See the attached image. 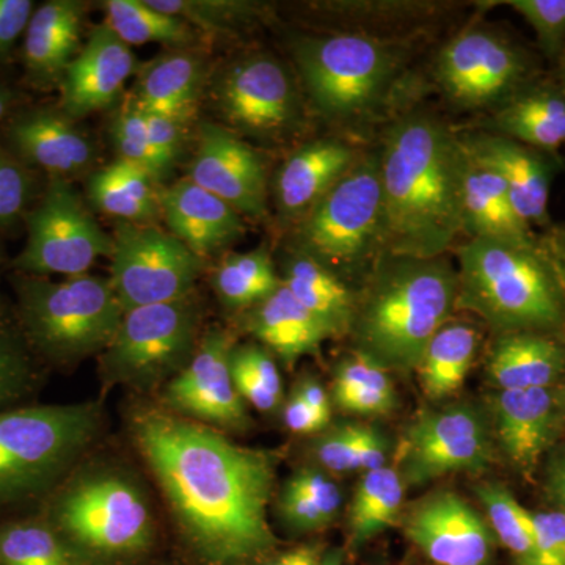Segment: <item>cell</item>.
I'll use <instances>...</instances> for the list:
<instances>
[{
  "label": "cell",
  "mask_w": 565,
  "mask_h": 565,
  "mask_svg": "<svg viewBox=\"0 0 565 565\" xmlns=\"http://www.w3.org/2000/svg\"><path fill=\"white\" fill-rule=\"evenodd\" d=\"M526 55L487 28L465 29L438 52L435 79L449 102L463 109L501 106L522 90Z\"/></svg>",
  "instance_id": "obj_13"
},
{
  "label": "cell",
  "mask_w": 565,
  "mask_h": 565,
  "mask_svg": "<svg viewBox=\"0 0 565 565\" xmlns=\"http://www.w3.org/2000/svg\"><path fill=\"white\" fill-rule=\"evenodd\" d=\"M494 434L512 467L533 478L559 437L564 415L557 390H505L493 399Z\"/></svg>",
  "instance_id": "obj_20"
},
{
  "label": "cell",
  "mask_w": 565,
  "mask_h": 565,
  "mask_svg": "<svg viewBox=\"0 0 565 565\" xmlns=\"http://www.w3.org/2000/svg\"><path fill=\"white\" fill-rule=\"evenodd\" d=\"M7 137L21 162L46 170L51 177L84 173L95 159L93 143L62 111L31 110L18 115Z\"/></svg>",
  "instance_id": "obj_23"
},
{
  "label": "cell",
  "mask_w": 565,
  "mask_h": 565,
  "mask_svg": "<svg viewBox=\"0 0 565 565\" xmlns=\"http://www.w3.org/2000/svg\"><path fill=\"white\" fill-rule=\"evenodd\" d=\"M84 3L52 0L33 11L24 40V63L36 85L62 81L81 50Z\"/></svg>",
  "instance_id": "obj_26"
},
{
  "label": "cell",
  "mask_w": 565,
  "mask_h": 565,
  "mask_svg": "<svg viewBox=\"0 0 565 565\" xmlns=\"http://www.w3.org/2000/svg\"><path fill=\"white\" fill-rule=\"evenodd\" d=\"M161 210L170 233L203 259L245 234L243 215L191 180L163 189Z\"/></svg>",
  "instance_id": "obj_24"
},
{
  "label": "cell",
  "mask_w": 565,
  "mask_h": 565,
  "mask_svg": "<svg viewBox=\"0 0 565 565\" xmlns=\"http://www.w3.org/2000/svg\"><path fill=\"white\" fill-rule=\"evenodd\" d=\"M215 99L233 128L259 139H278L299 125V93L291 74L263 52L232 63L218 81Z\"/></svg>",
  "instance_id": "obj_15"
},
{
  "label": "cell",
  "mask_w": 565,
  "mask_h": 565,
  "mask_svg": "<svg viewBox=\"0 0 565 565\" xmlns=\"http://www.w3.org/2000/svg\"><path fill=\"white\" fill-rule=\"evenodd\" d=\"M456 256L457 310L478 315L498 334L552 333L564 326L563 291L539 237H475Z\"/></svg>",
  "instance_id": "obj_4"
},
{
  "label": "cell",
  "mask_w": 565,
  "mask_h": 565,
  "mask_svg": "<svg viewBox=\"0 0 565 565\" xmlns=\"http://www.w3.org/2000/svg\"><path fill=\"white\" fill-rule=\"evenodd\" d=\"M156 10L188 22L207 33H230L252 25L262 17V6L241 0H147Z\"/></svg>",
  "instance_id": "obj_41"
},
{
  "label": "cell",
  "mask_w": 565,
  "mask_h": 565,
  "mask_svg": "<svg viewBox=\"0 0 565 565\" xmlns=\"http://www.w3.org/2000/svg\"><path fill=\"white\" fill-rule=\"evenodd\" d=\"M492 527L494 537L514 557V565H523L533 552V512L515 500L511 490L500 482H486L476 487Z\"/></svg>",
  "instance_id": "obj_40"
},
{
  "label": "cell",
  "mask_w": 565,
  "mask_h": 565,
  "mask_svg": "<svg viewBox=\"0 0 565 565\" xmlns=\"http://www.w3.org/2000/svg\"><path fill=\"white\" fill-rule=\"evenodd\" d=\"M0 565H92L44 520L0 525Z\"/></svg>",
  "instance_id": "obj_37"
},
{
  "label": "cell",
  "mask_w": 565,
  "mask_h": 565,
  "mask_svg": "<svg viewBox=\"0 0 565 565\" xmlns=\"http://www.w3.org/2000/svg\"><path fill=\"white\" fill-rule=\"evenodd\" d=\"M136 71L131 47L103 22L62 76V114L71 120L107 109Z\"/></svg>",
  "instance_id": "obj_21"
},
{
  "label": "cell",
  "mask_w": 565,
  "mask_h": 565,
  "mask_svg": "<svg viewBox=\"0 0 565 565\" xmlns=\"http://www.w3.org/2000/svg\"><path fill=\"white\" fill-rule=\"evenodd\" d=\"M559 81H561L559 90L563 92V95L565 96V63L563 65V70H561Z\"/></svg>",
  "instance_id": "obj_58"
},
{
  "label": "cell",
  "mask_w": 565,
  "mask_h": 565,
  "mask_svg": "<svg viewBox=\"0 0 565 565\" xmlns=\"http://www.w3.org/2000/svg\"><path fill=\"white\" fill-rule=\"evenodd\" d=\"M245 326L286 366H292L305 355H313L323 341L334 337L321 319L294 299L282 282L266 300L250 308Z\"/></svg>",
  "instance_id": "obj_27"
},
{
  "label": "cell",
  "mask_w": 565,
  "mask_h": 565,
  "mask_svg": "<svg viewBox=\"0 0 565 565\" xmlns=\"http://www.w3.org/2000/svg\"><path fill=\"white\" fill-rule=\"evenodd\" d=\"M362 158L355 148L337 139L308 141L278 169L275 203L286 218H302L321 202Z\"/></svg>",
  "instance_id": "obj_22"
},
{
  "label": "cell",
  "mask_w": 565,
  "mask_h": 565,
  "mask_svg": "<svg viewBox=\"0 0 565 565\" xmlns=\"http://www.w3.org/2000/svg\"><path fill=\"white\" fill-rule=\"evenodd\" d=\"M343 504L337 482L316 468L296 471L282 486L278 512L296 533H313L329 526Z\"/></svg>",
  "instance_id": "obj_34"
},
{
  "label": "cell",
  "mask_w": 565,
  "mask_h": 565,
  "mask_svg": "<svg viewBox=\"0 0 565 565\" xmlns=\"http://www.w3.org/2000/svg\"><path fill=\"white\" fill-rule=\"evenodd\" d=\"M557 396H559L561 411H563L565 422V386L564 388L557 390Z\"/></svg>",
  "instance_id": "obj_57"
},
{
  "label": "cell",
  "mask_w": 565,
  "mask_h": 565,
  "mask_svg": "<svg viewBox=\"0 0 565 565\" xmlns=\"http://www.w3.org/2000/svg\"><path fill=\"white\" fill-rule=\"evenodd\" d=\"M478 348L479 332L473 326L446 322L430 340L416 367L424 394L433 401L455 394L470 373Z\"/></svg>",
  "instance_id": "obj_33"
},
{
  "label": "cell",
  "mask_w": 565,
  "mask_h": 565,
  "mask_svg": "<svg viewBox=\"0 0 565 565\" xmlns=\"http://www.w3.org/2000/svg\"><path fill=\"white\" fill-rule=\"evenodd\" d=\"M362 426L344 424L323 434L315 445L316 459L326 470L333 473L355 471L356 446H359Z\"/></svg>",
  "instance_id": "obj_47"
},
{
  "label": "cell",
  "mask_w": 565,
  "mask_h": 565,
  "mask_svg": "<svg viewBox=\"0 0 565 565\" xmlns=\"http://www.w3.org/2000/svg\"><path fill=\"white\" fill-rule=\"evenodd\" d=\"M388 441L384 434L373 427L362 426L359 446H356L355 471H371L385 467Z\"/></svg>",
  "instance_id": "obj_51"
},
{
  "label": "cell",
  "mask_w": 565,
  "mask_h": 565,
  "mask_svg": "<svg viewBox=\"0 0 565 565\" xmlns=\"http://www.w3.org/2000/svg\"><path fill=\"white\" fill-rule=\"evenodd\" d=\"M544 492L546 501L565 512V444L555 446L548 452L544 475Z\"/></svg>",
  "instance_id": "obj_50"
},
{
  "label": "cell",
  "mask_w": 565,
  "mask_h": 565,
  "mask_svg": "<svg viewBox=\"0 0 565 565\" xmlns=\"http://www.w3.org/2000/svg\"><path fill=\"white\" fill-rule=\"evenodd\" d=\"M111 137L122 161L147 170L156 180L161 181L172 169V163L167 161L148 139L143 111L131 103L115 118Z\"/></svg>",
  "instance_id": "obj_42"
},
{
  "label": "cell",
  "mask_w": 565,
  "mask_h": 565,
  "mask_svg": "<svg viewBox=\"0 0 565 565\" xmlns=\"http://www.w3.org/2000/svg\"><path fill=\"white\" fill-rule=\"evenodd\" d=\"M565 374V344L550 333L500 334L487 356V375L498 392L553 388Z\"/></svg>",
  "instance_id": "obj_25"
},
{
  "label": "cell",
  "mask_w": 565,
  "mask_h": 565,
  "mask_svg": "<svg viewBox=\"0 0 565 565\" xmlns=\"http://www.w3.org/2000/svg\"><path fill=\"white\" fill-rule=\"evenodd\" d=\"M533 526V552L523 565H565V512H537Z\"/></svg>",
  "instance_id": "obj_46"
},
{
  "label": "cell",
  "mask_w": 565,
  "mask_h": 565,
  "mask_svg": "<svg viewBox=\"0 0 565 565\" xmlns=\"http://www.w3.org/2000/svg\"><path fill=\"white\" fill-rule=\"evenodd\" d=\"M203 63L188 51H174L147 63L134 90V106L185 122L195 111L203 84Z\"/></svg>",
  "instance_id": "obj_29"
},
{
  "label": "cell",
  "mask_w": 565,
  "mask_h": 565,
  "mask_svg": "<svg viewBox=\"0 0 565 565\" xmlns=\"http://www.w3.org/2000/svg\"><path fill=\"white\" fill-rule=\"evenodd\" d=\"M46 520L92 565H134L154 546L150 505L120 475L76 479L55 498Z\"/></svg>",
  "instance_id": "obj_5"
},
{
  "label": "cell",
  "mask_w": 565,
  "mask_h": 565,
  "mask_svg": "<svg viewBox=\"0 0 565 565\" xmlns=\"http://www.w3.org/2000/svg\"><path fill=\"white\" fill-rule=\"evenodd\" d=\"M233 348L228 333L211 330L184 370L167 385L163 393L167 407L226 429L247 426L244 399L234 385L230 366Z\"/></svg>",
  "instance_id": "obj_17"
},
{
  "label": "cell",
  "mask_w": 565,
  "mask_h": 565,
  "mask_svg": "<svg viewBox=\"0 0 565 565\" xmlns=\"http://www.w3.org/2000/svg\"><path fill=\"white\" fill-rule=\"evenodd\" d=\"M11 93L3 85H0V120L6 117L10 109Z\"/></svg>",
  "instance_id": "obj_56"
},
{
  "label": "cell",
  "mask_w": 565,
  "mask_h": 565,
  "mask_svg": "<svg viewBox=\"0 0 565 565\" xmlns=\"http://www.w3.org/2000/svg\"><path fill=\"white\" fill-rule=\"evenodd\" d=\"M22 326L31 343L55 360H77L106 351L120 326L125 308L110 280L93 275L17 280Z\"/></svg>",
  "instance_id": "obj_7"
},
{
  "label": "cell",
  "mask_w": 565,
  "mask_h": 565,
  "mask_svg": "<svg viewBox=\"0 0 565 565\" xmlns=\"http://www.w3.org/2000/svg\"><path fill=\"white\" fill-rule=\"evenodd\" d=\"M32 382L28 356L0 323V407L20 399Z\"/></svg>",
  "instance_id": "obj_45"
},
{
  "label": "cell",
  "mask_w": 565,
  "mask_h": 565,
  "mask_svg": "<svg viewBox=\"0 0 565 565\" xmlns=\"http://www.w3.org/2000/svg\"><path fill=\"white\" fill-rule=\"evenodd\" d=\"M215 291L232 308H253L281 286L266 247L226 256L214 277Z\"/></svg>",
  "instance_id": "obj_39"
},
{
  "label": "cell",
  "mask_w": 565,
  "mask_h": 565,
  "mask_svg": "<svg viewBox=\"0 0 565 565\" xmlns=\"http://www.w3.org/2000/svg\"><path fill=\"white\" fill-rule=\"evenodd\" d=\"M296 394H299L305 403L310 405L316 414L321 416L323 422L330 423V418H332V403H330L329 393L326 392V388L316 379H303V381H300V384L297 385Z\"/></svg>",
  "instance_id": "obj_54"
},
{
  "label": "cell",
  "mask_w": 565,
  "mask_h": 565,
  "mask_svg": "<svg viewBox=\"0 0 565 565\" xmlns=\"http://www.w3.org/2000/svg\"><path fill=\"white\" fill-rule=\"evenodd\" d=\"M158 180L147 170L118 159L88 181V199L96 210L120 222L151 223L162 214Z\"/></svg>",
  "instance_id": "obj_32"
},
{
  "label": "cell",
  "mask_w": 565,
  "mask_h": 565,
  "mask_svg": "<svg viewBox=\"0 0 565 565\" xmlns=\"http://www.w3.org/2000/svg\"><path fill=\"white\" fill-rule=\"evenodd\" d=\"M456 267L444 256L381 253L355 294L351 330L356 352L386 371H414L435 333L457 310Z\"/></svg>",
  "instance_id": "obj_3"
},
{
  "label": "cell",
  "mask_w": 565,
  "mask_h": 565,
  "mask_svg": "<svg viewBox=\"0 0 565 565\" xmlns=\"http://www.w3.org/2000/svg\"><path fill=\"white\" fill-rule=\"evenodd\" d=\"M388 371L355 352L334 370L333 401L355 415H386L396 407V392Z\"/></svg>",
  "instance_id": "obj_36"
},
{
  "label": "cell",
  "mask_w": 565,
  "mask_h": 565,
  "mask_svg": "<svg viewBox=\"0 0 565 565\" xmlns=\"http://www.w3.org/2000/svg\"><path fill=\"white\" fill-rule=\"evenodd\" d=\"M143 115L145 122H147L148 139H150L152 147L173 166L177 159L180 158L182 143H184L185 122L163 117V115L150 114V111H143Z\"/></svg>",
  "instance_id": "obj_49"
},
{
  "label": "cell",
  "mask_w": 565,
  "mask_h": 565,
  "mask_svg": "<svg viewBox=\"0 0 565 565\" xmlns=\"http://www.w3.org/2000/svg\"><path fill=\"white\" fill-rule=\"evenodd\" d=\"M459 136L468 158L501 178L515 211L527 225L541 228L552 225L548 200L556 169L545 152L494 132Z\"/></svg>",
  "instance_id": "obj_19"
},
{
  "label": "cell",
  "mask_w": 565,
  "mask_h": 565,
  "mask_svg": "<svg viewBox=\"0 0 565 565\" xmlns=\"http://www.w3.org/2000/svg\"><path fill=\"white\" fill-rule=\"evenodd\" d=\"M99 426L102 407L96 403L0 412V504L54 484L95 440Z\"/></svg>",
  "instance_id": "obj_6"
},
{
  "label": "cell",
  "mask_w": 565,
  "mask_h": 565,
  "mask_svg": "<svg viewBox=\"0 0 565 565\" xmlns=\"http://www.w3.org/2000/svg\"><path fill=\"white\" fill-rule=\"evenodd\" d=\"M405 484L399 471L382 467L366 471L355 490L349 535L352 545H362L396 523L403 505Z\"/></svg>",
  "instance_id": "obj_35"
},
{
  "label": "cell",
  "mask_w": 565,
  "mask_h": 565,
  "mask_svg": "<svg viewBox=\"0 0 565 565\" xmlns=\"http://www.w3.org/2000/svg\"><path fill=\"white\" fill-rule=\"evenodd\" d=\"M401 55L392 44L364 33L303 36L294 61L316 109L330 120H352L384 98Z\"/></svg>",
  "instance_id": "obj_8"
},
{
  "label": "cell",
  "mask_w": 565,
  "mask_h": 565,
  "mask_svg": "<svg viewBox=\"0 0 565 565\" xmlns=\"http://www.w3.org/2000/svg\"><path fill=\"white\" fill-rule=\"evenodd\" d=\"M323 550L318 544L299 545L280 555L270 557L263 565H321Z\"/></svg>",
  "instance_id": "obj_55"
},
{
  "label": "cell",
  "mask_w": 565,
  "mask_h": 565,
  "mask_svg": "<svg viewBox=\"0 0 565 565\" xmlns=\"http://www.w3.org/2000/svg\"><path fill=\"white\" fill-rule=\"evenodd\" d=\"M282 419H285L286 427L294 434H316L327 426L321 416L316 414L313 408L305 403L302 397L296 393L292 394L291 399L285 405Z\"/></svg>",
  "instance_id": "obj_52"
},
{
  "label": "cell",
  "mask_w": 565,
  "mask_h": 565,
  "mask_svg": "<svg viewBox=\"0 0 565 565\" xmlns=\"http://www.w3.org/2000/svg\"><path fill=\"white\" fill-rule=\"evenodd\" d=\"M104 11V22L129 47L147 43L189 46L195 40L188 22L156 10L147 0H107Z\"/></svg>",
  "instance_id": "obj_38"
},
{
  "label": "cell",
  "mask_w": 565,
  "mask_h": 565,
  "mask_svg": "<svg viewBox=\"0 0 565 565\" xmlns=\"http://www.w3.org/2000/svg\"><path fill=\"white\" fill-rule=\"evenodd\" d=\"M196 332L199 310L189 297L126 310L104 351V374L111 384H158L184 370L193 355Z\"/></svg>",
  "instance_id": "obj_10"
},
{
  "label": "cell",
  "mask_w": 565,
  "mask_h": 565,
  "mask_svg": "<svg viewBox=\"0 0 565 565\" xmlns=\"http://www.w3.org/2000/svg\"><path fill=\"white\" fill-rule=\"evenodd\" d=\"M405 535L437 565H492L498 541L489 522L451 490L424 498L405 520Z\"/></svg>",
  "instance_id": "obj_16"
},
{
  "label": "cell",
  "mask_w": 565,
  "mask_h": 565,
  "mask_svg": "<svg viewBox=\"0 0 565 565\" xmlns=\"http://www.w3.org/2000/svg\"><path fill=\"white\" fill-rule=\"evenodd\" d=\"M297 250L340 275L381 255L382 188L379 152H367L299 221Z\"/></svg>",
  "instance_id": "obj_9"
},
{
  "label": "cell",
  "mask_w": 565,
  "mask_h": 565,
  "mask_svg": "<svg viewBox=\"0 0 565 565\" xmlns=\"http://www.w3.org/2000/svg\"><path fill=\"white\" fill-rule=\"evenodd\" d=\"M379 152L381 253L438 258L462 232L467 154L459 134L429 114H408L385 132Z\"/></svg>",
  "instance_id": "obj_2"
},
{
  "label": "cell",
  "mask_w": 565,
  "mask_h": 565,
  "mask_svg": "<svg viewBox=\"0 0 565 565\" xmlns=\"http://www.w3.org/2000/svg\"><path fill=\"white\" fill-rule=\"evenodd\" d=\"M534 29L539 46L548 58L563 54L565 47V0H504Z\"/></svg>",
  "instance_id": "obj_43"
},
{
  "label": "cell",
  "mask_w": 565,
  "mask_h": 565,
  "mask_svg": "<svg viewBox=\"0 0 565 565\" xmlns=\"http://www.w3.org/2000/svg\"><path fill=\"white\" fill-rule=\"evenodd\" d=\"M282 286L310 313L321 319L334 337L349 333L355 310V292L321 262L297 250L286 258Z\"/></svg>",
  "instance_id": "obj_31"
},
{
  "label": "cell",
  "mask_w": 565,
  "mask_h": 565,
  "mask_svg": "<svg viewBox=\"0 0 565 565\" xmlns=\"http://www.w3.org/2000/svg\"><path fill=\"white\" fill-rule=\"evenodd\" d=\"M132 435L196 564L263 565L275 556L278 541L267 519L273 452L158 408L137 412Z\"/></svg>",
  "instance_id": "obj_1"
},
{
  "label": "cell",
  "mask_w": 565,
  "mask_h": 565,
  "mask_svg": "<svg viewBox=\"0 0 565 565\" xmlns=\"http://www.w3.org/2000/svg\"><path fill=\"white\" fill-rule=\"evenodd\" d=\"M539 241H541V245L544 247L553 269H555L565 305V222L552 223V225L546 226L545 233L539 237Z\"/></svg>",
  "instance_id": "obj_53"
},
{
  "label": "cell",
  "mask_w": 565,
  "mask_h": 565,
  "mask_svg": "<svg viewBox=\"0 0 565 565\" xmlns=\"http://www.w3.org/2000/svg\"><path fill=\"white\" fill-rule=\"evenodd\" d=\"M32 196V178L21 159L0 150V226L24 215Z\"/></svg>",
  "instance_id": "obj_44"
},
{
  "label": "cell",
  "mask_w": 565,
  "mask_h": 565,
  "mask_svg": "<svg viewBox=\"0 0 565 565\" xmlns=\"http://www.w3.org/2000/svg\"><path fill=\"white\" fill-rule=\"evenodd\" d=\"M28 243L14 267L31 277L88 274L96 259L110 258L114 239L106 234L79 193L62 178L51 177L39 204L25 212Z\"/></svg>",
  "instance_id": "obj_11"
},
{
  "label": "cell",
  "mask_w": 565,
  "mask_h": 565,
  "mask_svg": "<svg viewBox=\"0 0 565 565\" xmlns=\"http://www.w3.org/2000/svg\"><path fill=\"white\" fill-rule=\"evenodd\" d=\"M189 180L245 217L267 214L266 163L258 151L223 126L204 122L200 128Z\"/></svg>",
  "instance_id": "obj_18"
},
{
  "label": "cell",
  "mask_w": 565,
  "mask_h": 565,
  "mask_svg": "<svg viewBox=\"0 0 565 565\" xmlns=\"http://www.w3.org/2000/svg\"><path fill=\"white\" fill-rule=\"evenodd\" d=\"M489 424L473 405L460 404L416 419L405 437L404 484L423 486L456 471H482L492 462Z\"/></svg>",
  "instance_id": "obj_14"
},
{
  "label": "cell",
  "mask_w": 565,
  "mask_h": 565,
  "mask_svg": "<svg viewBox=\"0 0 565 565\" xmlns=\"http://www.w3.org/2000/svg\"><path fill=\"white\" fill-rule=\"evenodd\" d=\"M462 232L468 239L530 241L537 237L533 226L527 225L515 211L501 178L468 156L463 178Z\"/></svg>",
  "instance_id": "obj_28"
},
{
  "label": "cell",
  "mask_w": 565,
  "mask_h": 565,
  "mask_svg": "<svg viewBox=\"0 0 565 565\" xmlns=\"http://www.w3.org/2000/svg\"><path fill=\"white\" fill-rule=\"evenodd\" d=\"M110 285L122 308L174 302L191 294L203 258L152 223L118 222Z\"/></svg>",
  "instance_id": "obj_12"
},
{
  "label": "cell",
  "mask_w": 565,
  "mask_h": 565,
  "mask_svg": "<svg viewBox=\"0 0 565 565\" xmlns=\"http://www.w3.org/2000/svg\"><path fill=\"white\" fill-rule=\"evenodd\" d=\"M31 0H0V62L10 57L33 14Z\"/></svg>",
  "instance_id": "obj_48"
},
{
  "label": "cell",
  "mask_w": 565,
  "mask_h": 565,
  "mask_svg": "<svg viewBox=\"0 0 565 565\" xmlns=\"http://www.w3.org/2000/svg\"><path fill=\"white\" fill-rule=\"evenodd\" d=\"M493 132L553 154L565 143V96L559 88H530L498 106Z\"/></svg>",
  "instance_id": "obj_30"
}]
</instances>
